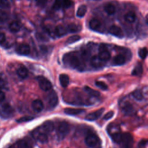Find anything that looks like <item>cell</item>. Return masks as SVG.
Here are the masks:
<instances>
[{"label":"cell","mask_w":148,"mask_h":148,"mask_svg":"<svg viewBox=\"0 0 148 148\" xmlns=\"http://www.w3.org/2000/svg\"><path fill=\"white\" fill-rule=\"evenodd\" d=\"M63 61L65 64L73 68H77L80 65L79 58L73 53H69L64 55Z\"/></svg>","instance_id":"cell-1"},{"label":"cell","mask_w":148,"mask_h":148,"mask_svg":"<svg viewBox=\"0 0 148 148\" xmlns=\"http://www.w3.org/2000/svg\"><path fill=\"white\" fill-rule=\"evenodd\" d=\"M121 148H132L134 144V139L132 136L129 133L122 134V137L119 142Z\"/></svg>","instance_id":"cell-2"},{"label":"cell","mask_w":148,"mask_h":148,"mask_svg":"<svg viewBox=\"0 0 148 148\" xmlns=\"http://www.w3.org/2000/svg\"><path fill=\"white\" fill-rule=\"evenodd\" d=\"M86 145L91 148H98L100 147V139L95 134H90L85 139Z\"/></svg>","instance_id":"cell-3"},{"label":"cell","mask_w":148,"mask_h":148,"mask_svg":"<svg viewBox=\"0 0 148 148\" xmlns=\"http://www.w3.org/2000/svg\"><path fill=\"white\" fill-rule=\"evenodd\" d=\"M34 138L38 140L41 143H46L48 140V136L40 128H38L34 130L31 132Z\"/></svg>","instance_id":"cell-4"},{"label":"cell","mask_w":148,"mask_h":148,"mask_svg":"<svg viewBox=\"0 0 148 148\" xmlns=\"http://www.w3.org/2000/svg\"><path fill=\"white\" fill-rule=\"evenodd\" d=\"M14 113L13 108L9 104L5 103L0 106V117L3 119L10 117Z\"/></svg>","instance_id":"cell-5"},{"label":"cell","mask_w":148,"mask_h":148,"mask_svg":"<svg viewBox=\"0 0 148 148\" xmlns=\"http://www.w3.org/2000/svg\"><path fill=\"white\" fill-rule=\"evenodd\" d=\"M39 82V86L41 90L45 91L50 90L52 87V84L45 77L40 76L38 79Z\"/></svg>","instance_id":"cell-6"},{"label":"cell","mask_w":148,"mask_h":148,"mask_svg":"<svg viewBox=\"0 0 148 148\" xmlns=\"http://www.w3.org/2000/svg\"><path fill=\"white\" fill-rule=\"evenodd\" d=\"M69 131V125L65 122H61L58 127V134L60 137H64L66 135Z\"/></svg>","instance_id":"cell-7"},{"label":"cell","mask_w":148,"mask_h":148,"mask_svg":"<svg viewBox=\"0 0 148 148\" xmlns=\"http://www.w3.org/2000/svg\"><path fill=\"white\" fill-rule=\"evenodd\" d=\"M103 112H104V108H101L94 112L88 114L86 116L85 119H86V120H88V121L95 120L102 115V114L103 113Z\"/></svg>","instance_id":"cell-8"},{"label":"cell","mask_w":148,"mask_h":148,"mask_svg":"<svg viewBox=\"0 0 148 148\" xmlns=\"http://www.w3.org/2000/svg\"><path fill=\"white\" fill-rule=\"evenodd\" d=\"M109 32L112 35L119 38H123L124 36V33L121 28L116 25H113L110 27L109 29Z\"/></svg>","instance_id":"cell-9"},{"label":"cell","mask_w":148,"mask_h":148,"mask_svg":"<svg viewBox=\"0 0 148 148\" xmlns=\"http://www.w3.org/2000/svg\"><path fill=\"white\" fill-rule=\"evenodd\" d=\"M99 57L104 62L108 61L111 57L110 52L105 48V47L103 46H100L99 49V53L98 55Z\"/></svg>","instance_id":"cell-10"},{"label":"cell","mask_w":148,"mask_h":148,"mask_svg":"<svg viewBox=\"0 0 148 148\" xmlns=\"http://www.w3.org/2000/svg\"><path fill=\"white\" fill-rule=\"evenodd\" d=\"M30 47L28 45L23 43L20 45L16 49V52L20 55L27 56L30 53Z\"/></svg>","instance_id":"cell-11"},{"label":"cell","mask_w":148,"mask_h":148,"mask_svg":"<svg viewBox=\"0 0 148 148\" xmlns=\"http://www.w3.org/2000/svg\"><path fill=\"white\" fill-rule=\"evenodd\" d=\"M58 101V98L57 93L54 91H51L48 96V102L49 104L53 108L55 107Z\"/></svg>","instance_id":"cell-12"},{"label":"cell","mask_w":148,"mask_h":148,"mask_svg":"<svg viewBox=\"0 0 148 148\" xmlns=\"http://www.w3.org/2000/svg\"><path fill=\"white\" fill-rule=\"evenodd\" d=\"M91 64L95 68H99L104 65V61H102L98 56H94L90 60Z\"/></svg>","instance_id":"cell-13"},{"label":"cell","mask_w":148,"mask_h":148,"mask_svg":"<svg viewBox=\"0 0 148 148\" xmlns=\"http://www.w3.org/2000/svg\"><path fill=\"white\" fill-rule=\"evenodd\" d=\"M45 132L48 133L51 132L54 128L53 123L50 120H47L45 121L42 125L41 127H40Z\"/></svg>","instance_id":"cell-14"},{"label":"cell","mask_w":148,"mask_h":148,"mask_svg":"<svg viewBox=\"0 0 148 148\" xmlns=\"http://www.w3.org/2000/svg\"><path fill=\"white\" fill-rule=\"evenodd\" d=\"M67 29L62 25H58L54 29V34L57 36L61 37L67 33Z\"/></svg>","instance_id":"cell-15"},{"label":"cell","mask_w":148,"mask_h":148,"mask_svg":"<svg viewBox=\"0 0 148 148\" xmlns=\"http://www.w3.org/2000/svg\"><path fill=\"white\" fill-rule=\"evenodd\" d=\"M44 105L42 101L39 99H35L32 103V108L36 112H40L43 109Z\"/></svg>","instance_id":"cell-16"},{"label":"cell","mask_w":148,"mask_h":148,"mask_svg":"<svg viewBox=\"0 0 148 148\" xmlns=\"http://www.w3.org/2000/svg\"><path fill=\"white\" fill-rule=\"evenodd\" d=\"M122 112L125 115H130L134 112V108L133 106L129 102H125L122 107Z\"/></svg>","instance_id":"cell-17"},{"label":"cell","mask_w":148,"mask_h":148,"mask_svg":"<svg viewBox=\"0 0 148 148\" xmlns=\"http://www.w3.org/2000/svg\"><path fill=\"white\" fill-rule=\"evenodd\" d=\"M84 110L83 109H77V108H66L64 110V113L69 115H78L84 112Z\"/></svg>","instance_id":"cell-18"},{"label":"cell","mask_w":148,"mask_h":148,"mask_svg":"<svg viewBox=\"0 0 148 148\" xmlns=\"http://www.w3.org/2000/svg\"><path fill=\"white\" fill-rule=\"evenodd\" d=\"M17 146L18 148H31L32 143L29 140L23 139L17 142Z\"/></svg>","instance_id":"cell-19"},{"label":"cell","mask_w":148,"mask_h":148,"mask_svg":"<svg viewBox=\"0 0 148 148\" xmlns=\"http://www.w3.org/2000/svg\"><path fill=\"white\" fill-rule=\"evenodd\" d=\"M136 18V15L135 12L132 11H130L126 13L124 15V20L125 21L129 23H134Z\"/></svg>","instance_id":"cell-20"},{"label":"cell","mask_w":148,"mask_h":148,"mask_svg":"<svg viewBox=\"0 0 148 148\" xmlns=\"http://www.w3.org/2000/svg\"><path fill=\"white\" fill-rule=\"evenodd\" d=\"M101 25V23L99 20L96 18L91 19L89 22V27L90 28L94 31L98 30Z\"/></svg>","instance_id":"cell-21"},{"label":"cell","mask_w":148,"mask_h":148,"mask_svg":"<svg viewBox=\"0 0 148 148\" xmlns=\"http://www.w3.org/2000/svg\"><path fill=\"white\" fill-rule=\"evenodd\" d=\"M9 29L12 32H17L21 29V23L18 21H13L9 24Z\"/></svg>","instance_id":"cell-22"},{"label":"cell","mask_w":148,"mask_h":148,"mask_svg":"<svg viewBox=\"0 0 148 148\" xmlns=\"http://www.w3.org/2000/svg\"><path fill=\"white\" fill-rule=\"evenodd\" d=\"M104 10L109 15H113L116 12L115 6L112 3H107L104 6Z\"/></svg>","instance_id":"cell-23"},{"label":"cell","mask_w":148,"mask_h":148,"mask_svg":"<svg viewBox=\"0 0 148 148\" xmlns=\"http://www.w3.org/2000/svg\"><path fill=\"white\" fill-rule=\"evenodd\" d=\"M60 83L62 87H66L69 83V79L67 75L61 74L59 76Z\"/></svg>","instance_id":"cell-24"},{"label":"cell","mask_w":148,"mask_h":148,"mask_svg":"<svg viewBox=\"0 0 148 148\" xmlns=\"http://www.w3.org/2000/svg\"><path fill=\"white\" fill-rule=\"evenodd\" d=\"M113 62L115 65H121L125 62V58L123 54H117L114 57Z\"/></svg>","instance_id":"cell-25"},{"label":"cell","mask_w":148,"mask_h":148,"mask_svg":"<svg viewBox=\"0 0 148 148\" xmlns=\"http://www.w3.org/2000/svg\"><path fill=\"white\" fill-rule=\"evenodd\" d=\"M17 75L23 79H24L27 77L28 74V71L27 68L25 66H20L17 71Z\"/></svg>","instance_id":"cell-26"},{"label":"cell","mask_w":148,"mask_h":148,"mask_svg":"<svg viewBox=\"0 0 148 148\" xmlns=\"http://www.w3.org/2000/svg\"><path fill=\"white\" fill-rule=\"evenodd\" d=\"M66 29L67 31L71 33H74L80 31L82 29V27L79 25H77L75 24H71L68 25Z\"/></svg>","instance_id":"cell-27"},{"label":"cell","mask_w":148,"mask_h":148,"mask_svg":"<svg viewBox=\"0 0 148 148\" xmlns=\"http://www.w3.org/2000/svg\"><path fill=\"white\" fill-rule=\"evenodd\" d=\"M143 72V67L141 64H138L132 71V75L134 76H140Z\"/></svg>","instance_id":"cell-28"},{"label":"cell","mask_w":148,"mask_h":148,"mask_svg":"<svg viewBox=\"0 0 148 148\" xmlns=\"http://www.w3.org/2000/svg\"><path fill=\"white\" fill-rule=\"evenodd\" d=\"M84 91L88 94L93 96V97H98L100 95V93L99 91H96L88 86H85L84 87Z\"/></svg>","instance_id":"cell-29"},{"label":"cell","mask_w":148,"mask_h":148,"mask_svg":"<svg viewBox=\"0 0 148 148\" xmlns=\"http://www.w3.org/2000/svg\"><path fill=\"white\" fill-rule=\"evenodd\" d=\"M86 12H87V6L84 5H82L78 8V9L76 12V15L77 17H83L85 15Z\"/></svg>","instance_id":"cell-30"},{"label":"cell","mask_w":148,"mask_h":148,"mask_svg":"<svg viewBox=\"0 0 148 148\" xmlns=\"http://www.w3.org/2000/svg\"><path fill=\"white\" fill-rule=\"evenodd\" d=\"M81 39L80 36L79 35H73L70 37H69L65 41V44L66 45H69V44H72L73 43H75L78 40H79Z\"/></svg>","instance_id":"cell-31"},{"label":"cell","mask_w":148,"mask_h":148,"mask_svg":"<svg viewBox=\"0 0 148 148\" xmlns=\"http://www.w3.org/2000/svg\"><path fill=\"white\" fill-rule=\"evenodd\" d=\"M122 134H121L120 132H119L113 133L112 135V140L114 142H116L117 143H119V142L121 140V137H122Z\"/></svg>","instance_id":"cell-32"},{"label":"cell","mask_w":148,"mask_h":148,"mask_svg":"<svg viewBox=\"0 0 148 148\" xmlns=\"http://www.w3.org/2000/svg\"><path fill=\"white\" fill-rule=\"evenodd\" d=\"M133 96L138 101H141L143 98L142 92L140 90H135L133 93Z\"/></svg>","instance_id":"cell-33"},{"label":"cell","mask_w":148,"mask_h":148,"mask_svg":"<svg viewBox=\"0 0 148 148\" xmlns=\"http://www.w3.org/2000/svg\"><path fill=\"white\" fill-rule=\"evenodd\" d=\"M62 8L66 9L72 6L73 4V2L72 0H61Z\"/></svg>","instance_id":"cell-34"},{"label":"cell","mask_w":148,"mask_h":148,"mask_svg":"<svg viewBox=\"0 0 148 148\" xmlns=\"http://www.w3.org/2000/svg\"><path fill=\"white\" fill-rule=\"evenodd\" d=\"M147 50L146 47L142 48L138 51V54L142 59H145L147 56Z\"/></svg>","instance_id":"cell-35"},{"label":"cell","mask_w":148,"mask_h":148,"mask_svg":"<svg viewBox=\"0 0 148 148\" xmlns=\"http://www.w3.org/2000/svg\"><path fill=\"white\" fill-rule=\"evenodd\" d=\"M95 85L99 87V88L103 90H106L108 89V86L107 84L102 81H96L95 82Z\"/></svg>","instance_id":"cell-36"},{"label":"cell","mask_w":148,"mask_h":148,"mask_svg":"<svg viewBox=\"0 0 148 148\" xmlns=\"http://www.w3.org/2000/svg\"><path fill=\"white\" fill-rule=\"evenodd\" d=\"M62 8V4H61V0H56L54 3L53 5V9L54 10H59Z\"/></svg>","instance_id":"cell-37"},{"label":"cell","mask_w":148,"mask_h":148,"mask_svg":"<svg viewBox=\"0 0 148 148\" xmlns=\"http://www.w3.org/2000/svg\"><path fill=\"white\" fill-rule=\"evenodd\" d=\"M34 119L33 117L31 116H24L22 117H20L19 119L17 120V121L18 123H23V122H27L29 121Z\"/></svg>","instance_id":"cell-38"},{"label":"cell","mask_w":148,"mask_h":148,"mask_svg":"<svg viewBox=\"0 0 148 148\" xmlns=\"http://www.w3.org/2000/svg\"><path fill=\"white\" fill-rule=\"evenodd\" d=\"M10 7V3L8 0H0V8H8Z\"/></svg>","instance_id":"cell-39"},{"label":"cell","mask_w":148,"mask_h":148,"mask_svg":"<svg viewBox=\"0 0 148 148\" xmlns=\"http://www.w3.org/2000/svg\"><path fill=\"white\" fill-rule=\"evenodd\" d=\"M8 18V15L7 13L5 12H0V21L1 22H5Z\"/></svg>","instance_id":"cell-40"},{"label":"cell","mask_w":148,"mask_h":148,"mask_svg":"<svg viewBox=\"0 0 148 148\" xmlns=\"http://www.w3.org/2000/svg\"><path fill=\"white\" fill-rule=\"evenodd\" d=\"M35 1L36 3V5L41 8L44 7L46 5L47 2V0H35Z\"/></svg>","instance_id":"cell-41"},{"label":"cell","mask_w":148,"mask_h":148,"mask_svg":"<svg viewBox=\"0 0 148 148\" xmlns=\"http://www.w3.org/2000/svg\"><path fill=\"white\" fill-rule=\"evenodd\" d=\"M114 115V112L113 111H110L108 112L104 116H103V119L105 120H108L112 118V117Z\"/></svg>","instance_id":"cell-42"},{"label":"cell","mask_w":148,"mask_h":148,"mask_svg":"<svg viewBox=\"0 0 148 148\" xmlns=\"http://www.w3.org/2000/svg\"><path fill=\"white\" fill-rule=\"evenodd\" d=\"M6 40V36L4 33L0 32V44L3 43Z\"/></svg>","instance_id":"cell-43"},{"label":"cell","mask_w":148,"mask_h":148,"mask_svg":"<svg viewBox=\"0 0 148 148\" xmlns=\"http://www.w3.org/2000/svg\"><path fill=\"white\" fill-rule=\"evenodd\" d=\"M5 98V93L2 91H0V102H2Z\"/></svg>","instance_id":"cell-44"},{"label":"cell","mask_w":148,"mask_h":148,"mask_svg":"<svg viewBox=\"0 0 148 148\" xmlns=\"http://www.w3.org/2000/svg\"><path fill=\"white\" fill-rule=\"evenodd\" d=\"M5 85V81L3 80V79H2V78L0 77V89L3 88Z\"/></svg>","instance_id":"cell-45"},{"label":"cell","mask_w":148,"mask_h":148,"mask_svg":"<svg viewBox=\"0 0 148 148\" xmlns=\"http://www.w3.org/2000/svg\"><path fill=\"white\" fill-rule=\"evenodd\" d=\"M146 140H142L140 142L139 145L141 146H145L146 145Z\"/></svg>","instance_id":"cell-46"},{"label":"cell","mask_w":148,"mask_h":148,"mask_svg":"<svg viewBox=\"0 0 148 148\" xmlns=\"http://www.w3.org/2000/svg\"><path fill=\"white\" fill-rule=\"evenodd\" d=\"M146 24H147V15H146Z\"/></svg>","instance_id":"cell-47"},{"label":"cell","mask_w":148,"mask_h":148,"mask_svg":"<svg viewBox=\"0 0 148 148\" xmlns=\"http://www.w3.org/2000/svg\"><path fill=\"white\" fill-rule=\"evenodd\" d=\"M94 1H99V0H94Z\"/></svg>","instance_id":"cell-48"}]
</instances>
